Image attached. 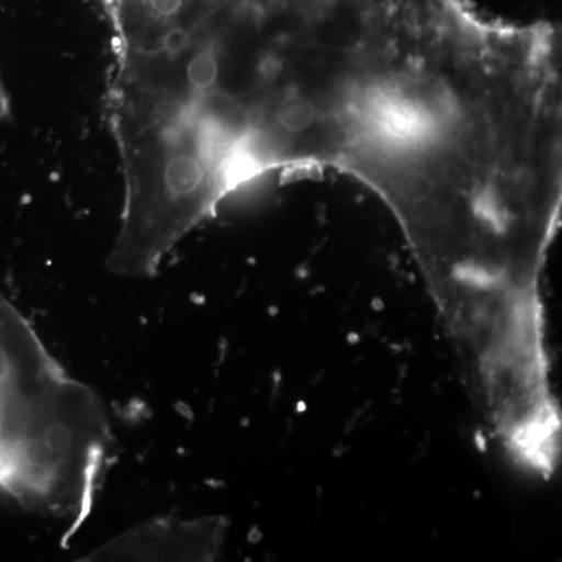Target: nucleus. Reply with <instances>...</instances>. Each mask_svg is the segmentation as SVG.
I'll use <instances>...</instances> for the list:
<instances>
[{
  "label": "nucleus",
  "instance_id": "f257e3e1",
  "mask_svg": "<svg viewBox=\"0 0 562 562\" xmlns=\"http://www.w3.org/2000/svg\"><path fill=\"white\" fill-rule=\"evenodd\" d=\"M111 441L101 398L0 292V492L68 522V542L90 516Z\"/></svg>",
  "mask_w": 562,
  "mask_h": 562
},
{
  "label": "nucleus",
  "instance_id": "f03ea898",
  "mask_svg": "<svg viewBox=\"0 0 562 562\" xmlns=\"http://www.w3.org/2000/svg\"><path fill=\"white\" fill-rule=\"evenodd\" d=\"M225 535L221 519H160L124 532L99 549L103 560H214Z\"/></svg>",
  "mask_w": 562,
  "mask_h": 562
}]
</instances>
